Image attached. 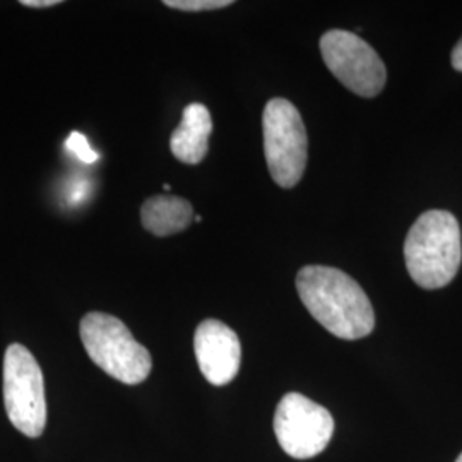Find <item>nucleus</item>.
Here are the masks:
<instances>
[{"instance_id": "39448f33", "label": "nucleus", "mask_w": 462, "mask_h": 462, "mask_svg": "<svg viewBox=\"0 0 462 462\" xmlns=\"http://www.w3.org/2000/svg\"><path fill=\"white\" fill-rule=\"evenodd\" d=\"M4 406L9 421L36 439L47 425L43 374L30 349L11 345L4 356Z\"/></svg>"}, {"instance_id": "6e6552de", "label": "nucleus", "mask_w": 462, "mask_h": 462, "mask_svg": "<svg viewBox=\"0 0 462 462\" xmlns=\"http://www.w3.org/2000/svg\"><path fill=\"white\" fill-rule=\"evenodd\" d=\"M199 368L213 385H226L238 375L242 346L235 330L226 324L208 319L199 324L194 336Z\"/></svg>"}, {"instance_id": "f03ea898", "label": "nucleus", "mask_w": 462, "mask_h": 462, "mask_svg": "<svg viewBox=\"0 0 462 462\" xmlns=\"http://www.w3.org/2000/svg\"><path fill=\"white\" fill-rule=\"evenodd\" d=\"M411 280L425 290L444 288L456 278L462 261L461 226L456 216L431 209L414 221L404 242Z\"/></svg>"}, {"instance_id": "9d476101", "label": "nucleus", "mask_w": 462, "mask_h": 462, "mask_svg": "<svg viewBox=\"0 0 462 462\" xmlns=\"http://www.w3.org/2000/svg\"><path fill=\"white\" fill-rule=\"evenodd\" d=\"M194 219L189 200L175 196H154L143 204L141 221L156 236H170L185 230Z\"/></svg>"}, {"instance_id": "20e7f679", "label": "nucleus", "mask_w": 462, "mask_h": 462, "mask_svg": "<svg viewBox=\"0 0 462 462\" xmlns=\"http://www.w3.org/2000/svg\"><path fill=\"white\" fill-rule=\"evenodd\" d=\"M264 154L273 180L293 189L303 177L309 139L297 106L284 98H273L264 108Z\"/></svg>"}, {"instance_id": "4468645a", "label": "nucleus", "mask_w": 462, "mask_h": 462, "mask_svg": "<svg viewBox=\"0 0 462 462\" xmlns=\"http://www.w3.org/2000/svg\"><path fill=\"white\" fill-rule=\"evenodd\" d=\"M450 60H452V67H454L456 70L462 72V38L459 40V43L452 50Z\"/></svg>"}, {"instance_id": "1a4fd4ad", "label": "nucleus", "mask_w": 462, "mask_h": 462, "mask_svg": "<svg viewBox=\"0 0 462 462\" xmlns=\"http://www.w3.org/2000/svg\"><path fill=\"white\" fill-rule=\"evenodd\" d=\"M211 131L213 120L208 106L202 103H190L185 106L182 122L170 139L173 156L187 165H198L208 154Z\"/></svg>"}, {"instance_id": "423d86ee", "label": "nucleus", "mask_w": 462, "mask_h": 462, "mask_svg": "<svg viewBox=\"0 0 462 462\" xmlns=\"http://www.w3.org/2000/svg\"><path fill=\"white\" fill-rule=\"evenodd\" d=\"M320 53L330 72L355 95L374 98L383 89L387 69L379 53L358 34L328 32L320 38Z\"/></svg>"}, {"instance_id": "ddd939ff", "label": "nucleus", "mask_w": 462, "mask_h": 462, "mask_svg": "<svg viewBox=\"0 0 462 462\" xmlns=\"http://www.w3.org/2000/svg\"><path fill=\"white\" fill-rule=\"evenodd\" d=\"M21 4L26 7H33V9H43V7L59 5L60 0H21Z\"/></svg>"}, {"instance_id": "9b49d317", "label": "nucleus", "mask_w": 462, "mask_h": 462, "mask_svg": "<svg viewBox=\"0 0 462 462\" xmlns=\"http://www.w3.org/2000/svg\"><path fill=\"white\" fill-rule=\"evenodd\" d=\"M66 149L69 152H72L79 162H83L86 165H93L98 162V152L93 151L86 135L78 131L70 133V135L67 137Z\"/></svg>"}, {"instance_id": "f8f14e48", "label": "nucleus", "mask_w": 462, "mask_h": 462, "mask_svg": "<svg viewBox=\"0 0 462 462\" xmlns=\"http://www.w3.org/2000/svg\"><path fill=\"white\" fill-rule=\"evenodd\" d=\"M231 0H165L166 7L187 11V13H202V11H217L228 7Z\"/></svg>"}, {"instance_id": "2eb2a0df", "label": "nucleus", "mask_w": 462, "mask_h": 462, "mask_svg": "<svg viewBox=\"0 0 462 462\" xmlns=\"http://www.w3.org/2000/svg\"><path fill=\"white\" fill-rule=\"evenodd\" d=\"M456 462H462V454H461V456H459V457H457V461H456Z\"/></svg>"}, {"instance_id": "f257e3e1", "label": "nucleus", "mask_w": 462, "mask_h": 462, "mask_svg": "<svg viewBox=\"0 0 462 462\" xmlns=\"http://www.w3.org/2000/svg\"><path fill=\"white\" fill-rule=\"evenodd\" d=\"M297 290L307 310L332 336L355 341L375 329L370 300L346 273L328 265H305L298 273Z\"/></svg>"}, {"instance_id": "7ed1b4c3", "label": "nucleus", "mask_w": 462, "mask_h": 462, "mask_svg": "<svg viewBox=\"0 0 462 462\" xmlns=\"http://www.w3.org/2000/svg\"><path fill=\"white\" fill-rule=\"evenodd\" d=\"M79 332L89 358L105 374L127 385L148 379L152 368L151 355L120 319L91 312L84 315Z\"/></svg>"}, {"instance_id": "0eeeda50", "label": "nucleus", "mask_w": 462, "mask_h": 462, "mask_svg": "<svg viewBox=\"0 0 462 462\" xmlns=\"http://www.w3.org/2000/svg\"><path fill=\"white\" fill-rule=\"evenodd\" d=\"M274 433L281 448L295 459H312L329 446L334 420L312 399L290 393L274 413Z\"/></svg>"}]
</instances>
